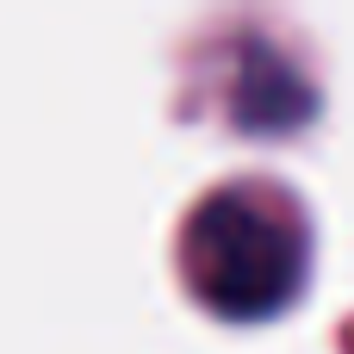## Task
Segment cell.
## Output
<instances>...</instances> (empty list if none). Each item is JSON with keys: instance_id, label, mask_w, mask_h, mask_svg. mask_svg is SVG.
I'll use <instances>...</instances> for the list:
<instances>
[{"instance_id": "1", "label": "cell", "mask_w": 354, "mask_h": 354, "mask_svg": "<svg viewBox=\"0 0 354 354\" xmlns=\"http://www.w3.org/2000/svg\"><path fill=\"white\" fill-rule=\"evenodd\" d=\"M187 280L224 317H268L299 286V236L249 193H218L187 224Z\"/></svg>"}]
</instances>
